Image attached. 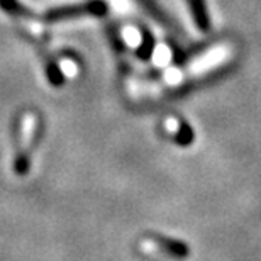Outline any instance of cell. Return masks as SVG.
Instances as JSON below:
<instances>
[{
  "label": "cell",
  "mask_w": 261,
  "mask_h": 261,
  "mask_svg": "<svg viewBox=\"0 0 261 261\" xmlns=\"http://www.w3.org/2000/svg\"><path fill=\"white\" fill-rule=\"evenodd\" d=\"M107 12V5L103 0H88L83 4H73V5H61V7L49 9L48 12L39 15L44 22H60V20L68 19H78L85 15H103Z\"/></svg>",
  "instance_id": "obj_1"
},
{
  "label": "cell",
  "mask_w": 261,
  "mask_h": 261,
  "mask_svg": "<svg viewBox=\"0 0 261 261\" xmlns=\"http://www.w3.org/2000/svg\"><path fill=\"white\" fill-rule=\"evenodd\" d=\"M148 244L151 246V249H160V251L170 253V254H173V256H187V254H189V248H187L184 243L176 241V239L158 236L154 239H149Z\"/></svg>",
  "instance_id": "obj_3"
},
{
  "label": "cell",
  "mask_w": 261,
  "mask_h": 261,
  "mask_svg": "<svg viewBox=\"0 0 261 261\" xmlns=\"http://www.w3.org/2000/svg\"><path fill=\"white\" fill-rule=\"evenodd\" d=\"M0 7L7 14L17 15V17H33L29 9H25L19 0H0Z\"/></svg>",
  "instance_id": "obj_5"
},
{
  "label": "cell",
  "mask_w": 261,
  "mask_h": 261,
  "mask_svg": "<svg viewBox=\"0 0 261 261\" xmlns=\"http://www.w3.org/2000/svg\"><path fill=\"white\" fill-rule=\"evenodd\" d=\"M187 2H189V7L192 10V14H194L197 28L200 31H208V28H211V19H208L205 2L203 0H187Z\"/></svg>",
  "instance_id": "obj_4"
},
{
  "label": "cell",
  "mask_w": 261,
  "mask_h": 261,
  "mask_svg": "<svg viewBox=\"0 0 261 261\" xmlns=\"http://www.w3.org/2000/svg\"><path fill=\"white\" fill-rule=\"evenodd\" d=\"M34 129H36V119L33 114H28L22 122V141H20L17 156H15V170H17L19 175H22L29 170V153L34 138Z\"/></svg>",
  "instance_id": "obj_2"
}]
</instances>
